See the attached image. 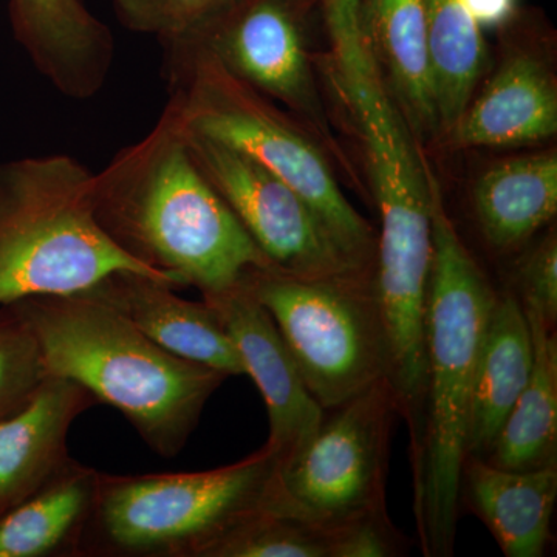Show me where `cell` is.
<instances>
[{
	"label": "cell",
	"instance_id": "6",
	"mask_svg": "<svg viewBox=\"0 0 557 557\" xmlns=\"http://www.w3.org/2000/svg\"><path fill=\"white\" fill-rule=\"evenodd\" d=\"M278 456L263 446L239 463L203 472L102 478L90 519L126 555L197 556L265 504Z\"/></svg>",
	"mask_w": 557,
	"mask_h": 557
},
{
	"label": "cell",
	"instance_id": "22",
	"mask_svg": "<svg viewBox=\"0 0 557 557\" xmlns=\"http://www.w3.org/2000/svg\"><path fill=\"white\" fill-rule=\"evenodd\" d=\"M533 336L531 379L505 421L486 461L511 471L557 463V341L533 310L523 309Z\"/></svg>",
	"mask_w": 557,
	"mask_h": 557
},
{
	"label": "cell",
	"instance_id": "17",
	"mask_svg": "<svg viewBox=\"0 0 557 557\" xmlns=\"http://www.w3.org/2000/svg\"><path fill=\"white\" fill-rule=\"evenodd\" d=\"M471 203L487 247L498 255L525 249L556 219V149L487 164L472 182Z\"/></svg>",
	"mask_w": 557,
	"mask_h": 557
},
{
	"label": "cell",
	"instance_id": "21",
	"mask_svg": "<svg viewBox=\"0 0 557 557\" xmlns=\"http://www.w3.org/2000/svg\"><path fill=\"white\" fill-rule=\"evenodd\" d=\"M432 94L437 113L435 148L449 137L490 70L485 36L463 0H424Z\"/></svg>",
	"mask_w": 557,
	"mask_h": 557
},
{
	"label": "cell",
	"instance_id": "5",
	"mask_svg": "<svg viewBox=\"0 0 557 557\" xmlns=\"http://www.w3.org/2000/svg\"><path fill=\"white\" fill-rule=\"evenodd\" d=\"M170 104L186 126L242 150L292 186L344 251L375 267L376 231L344 196L329 153L302 123L203 49L164 53Z\"/></svg>",
	"mask_w": 557,
	"mask_h": 557
},
{
	"label": "cell",
	"instance_id": "1",
	"mask_svg": "<svg viewBox=\"0 0 557 557\" xmlns=\"http://www.w3.org/2000/svg\"><path fill=\"white\" fill-rule=\"evenodd\" d=\"M95 215L127 255L177 287L219 295L256 270H273L197 166L168 102L146 137L94 175Z\"/></svg>",
	"mask_w": 557,
	"mask_h": 557
},
{
	"label": "cell",
	"instance_id": "25",
	"mask_svg": "<svg viewBox=\"0 0 557 557\" xmlns=\"http://www.w3.org/2000/svg\"><path fill=\"white\" fill-rule=\"evenodd\" d=\"M47 376L38 341L10 307L0 314V418L20 409Z\"/></svg>",
	"mask_w": 557,
	"mask_h": 557
},
{
	"label": "cell",
	"instance_id": "27",
	"mask_svg": "<svg viewBox=\"0 0 557 557\" xmlns=\"http://www.w3.org/2000/svg\"><path fill=\"white\" fill-rule=\"evenodd\" d=\"M405 549V537L386 509L333 528V557H395Z\"/></svg>",
	"mask_w": 557,
	"mask_h": 557
},
{
	"label": "cell",
	"instance_id": "18",
	"mask_svg": "<svg viewBox=\"0 0 557 557\" xmlns=\"http://www.w3.org/2000/svg\"><path fill=\"white\" fill-rule=\"evenodd\" d=\"M557 463L511 471L478 457L461 469V498L508 557H541L552 536Z\"/></svg>",
	"mask_w": 557,
	"mask_h": 557
},
{
	"label": "cell",
	"instance_id": "14",
	"mask_svg": "<svg viewBox=\"0 0 557 557\" xmlns=\"http://www.w3.org/2000/svg\"><path fill=\"white\" fill-rule=\"evenodd\" d=\"M175 288L145 274L116 273L89 293L174 357L225 376L245 375L239 354L215 310L207 300L180 298Z\"/></svg>",
	"mask_w": 557,
	"mask_h": 557
},
{
	"label": "cell",
	"instance_id": "10",
	"mask_svg": "<svg viewBox=\"0 0 557 557\" xmlns=\"http://www.w3.org/2000/svg\"><path fill=\"white\" fill-rule=\"evenodd\" d=\"M182 124L197 166L271 269L300 278L373 276L344 251L318 212L284 180L242 150Z\"/></svg>",
	"mask_w": 557,
	"mask_h": 557
},
{
	"label": "cell",
	"instance_id": "8",
	"mask_svg": "<svg viewBox=\"0 0 557 557\" xmlns=\"http://www.w3.org/2000/svg\"><path fill=\"white\" fill-rule=\"evenodd\" d=\"M397 416V398L387 380L324 410L317 431L278 458L263 507L327 528L386 509Z\"/></svg>",
	"mask_w": 557,
	"mask_h": 557
},
{
	"label": "cell",
	"instance_id": "7",
	"mask_svg": "<svg viewBox=\"0 0 557 557\" xmlns=\"http://www.w3.org/2000/svg\"><path fill=\"white\" fill-rule=\"evenodd\" d=\"M247 278L322 409L387 380V339L373 276L300 278L256 270Z\"/></svg>",
	"mask_w": 557,
	"mask_h": 557
},
{
	"label": "cell",
	"instance_id": "19",
	"mask_svg": "<svg viewBox=\"0 0 557 557\" xmlns=\"http://www.w3.org/2000/svg\"><path fill=\"white\" fill-rule=\"evenodd\" d=\"M533 364V336L522 304L515 292L497 295L475 373L467 457H490L509 412L531 379Z\"/></svg>",
	"mask_w": 557,
	"mask_h": 557
},
{
	"label": "cell",
	"instance_id": "3",
	"mask_svg": "<svg viewBox=\"0 0 557 557\" xmlns=\"http://www.w3.org/2000/svg\"><path fill=\"white\" fill-rule=\"evenodd\" d=\"M11 307L38 341L49 375L75 381L120 410L161 457L177 456L228 379L174 357L89 292Z\"/></svg>",
	"mask_w": 557,
	"mask_h": 557
},
{
	"label": "cell",
	"instance_id": "12",
	"mask_svg": "<svg viewBox=\"0 0 557 557\" xmlns=\"http://www.w3.org/2000/svg\"><path fill=\"white\" fill-rule=\"evenodd\" d=\"M247 277L228 292L203 296V300L218 313L245 375L262 395L270 421L265 446L282 458L317 431L324 409L311 397L276 322L256 298Z\"/></svg>",
	"mask_w": 557,
	"mask_h": 557
},
{
	"label": "cell",
	"instance_id": "4",
	"mask_svg": "<svg viewBox=\"0 0 557 557\" xmlns=\"http://www.w3.org/2000/svg\"><path fill=\"white\" fill-rule=\"evenodd\" d=\"M94 175L64 153L0 164V306L79 295L116 273L177 287L101 228Z\"/></svg>",
	"mask_w": 557,
	"mask_h": 557
},
{
	"label": "cell",
	"instance_id": "23",
	"mask_svg": "<svg viewBox=\"0 0 557 557\" xmlns=\"http://www.w3.org/2000/svg\"><path fill=\"white\" fill-rule=\"evenodd\" d=\"M199 557H333V528L260 507L212 539Z\"/></svg>",
	"mask_w": 557,
	"mask_h": 557
},
{
	"label": "cell",
	"instance_id": "26",
	"mask_svg": "<svg viewBox=\"0 0 557 557\" xmlns=\"http://www.w3.org/2000/svg\"><path fill=\"white\" fill-rule=\"evenodd\" d=\"M528 247V245H527ZM516 289L523 309L533 310L549 330L557 321V231H545L520 256L515 271Z\"/></svg>",
	"mask_w": 557,
	"mask_h": 557
},
{
	"label": "cell",
	"instance_id": "15",
	"mask_svg": "<svg viewBox=\"0 0 557 557\" xmlns=\"http://www.w3.org/2000/svg\"><path fill=\"white\" fill-rule=\"evenodd\" d=\"M94 403L75 381L49 375L20 409L0 418V516L69 463L70 426Z\"/></svg>",
	"mask_w": 557,
	"mask_h": 557
},
{
	"label": "cell",
	"instance_id": "20",
	"mask_svg": "<svg viewBox=\"0 0 557 557\" xmlns=\"http://www.w3.org/2000/svg\"><path fill=\"white\" fill-rule=\"evenodd\" d=\"M100 475L65 465L50 482L0 516V557L54 555L90 522Z\"/></svg>",
	"mask_w": 557,
	"mask_h": 557
},
{
	"label": "cell",
	"instance_id": "24",
	"mask_svg": "<svg viewBox=\"0 0 557 557\" xmlns=\"http://www.w3.org/2000/svg\"><path fill=\"white\" fill-rule=\"evenodd\" d=\"M248 0H113L127 30L156 36L166 51L189 49L207 38Z\"/></svg>",
	"mask_w": 557,
	"mask_h": 557
},
{
	"label": "cell",
	"instance_id": "2",
	"mask_svg": "<svg viewBox=\"0 0 557 557\" xmlns=\"http://www.w3.org/2000/svg\"><path fill=\"white\" fill-rule=\"evenodd\" d=\"M496 298L485 271L449 219L435 175L424 327L426 408L423 443L413 467V511L424 556L454 553L472 391Z\"/></svg>",
	"mask_w": 557,
	"mask_h": 557
},
{
	"label": "cell",
	"instance_id": "11",
	"mask_svg": "<svg viewBox=\"0 0 557 557\" xmlns=\"http://www.w3.org/2000/svg\"><path fill=\"white\" fill-rule=\"evenodd\" d=\"M502 51L440 148H531L557 134L555 39L537 13L519 11Z\"/></svg>",
	"mask_w": 557,
	"mask_h": 557
},
{
	"label": "cell",
	"instance_id": "13",
	"mask_svg": "<svg viewBox=\"0 0 557 557\" xmlns=\"http://www.w3.org/2000/svg\"><path fill=\"white\" fill-rule=\"evenodd\" d=\"M14 36L51 86L72 100L100 94L115 60V39L83 0H10Z\"/></svg>",
	"mask_w": 557,
	"mask_h": 557
},
{
	"label": "cell",
	"instance_id": "9",
	"mask_svg": "<svg viewBox=\"0 0 557 557\" xmlns=\"http://www.w3.org/2000/svg\"><path fill=\"white\" fill-rule=\"evenodd\" d=\"M319 11L321 0H248L189 49L207 50L236 78L296 116L329 153L336 171L361 188L319 86L310 44L311 22Z\"/></svg>",
	"mask_w": 557,
	"mask_h": 557
},
{
	"label": "cell",
	"instance_id": "28",
	"mask_svg": "<svg viewBox=\"0 0 557 557\" xmlns=\"http://www.w3.org/2000/svg\"><path fill=\"white\" fill-rule=\"evenodd\" d=\"M480 30H504L519 14V0H463Z\"/></svg>",
	"mask_w": 557,
	"mask_h": 557
},
{
	"label": "cell",
	"instance_id": "16",
	"mask_svg": "<svg viewBox=\"0 0 557 557\" xmlns=\"http://www.w3.org/2000/svg\"><path fill=\"white\" fill-rule=\"evenodd\" d=\"M357 14L388 94L420 145L435 148L438 124L424 0H357Z\"/></svg>",
	"mask_w": 557,
	"mask_h": 557
}]
</instances>
